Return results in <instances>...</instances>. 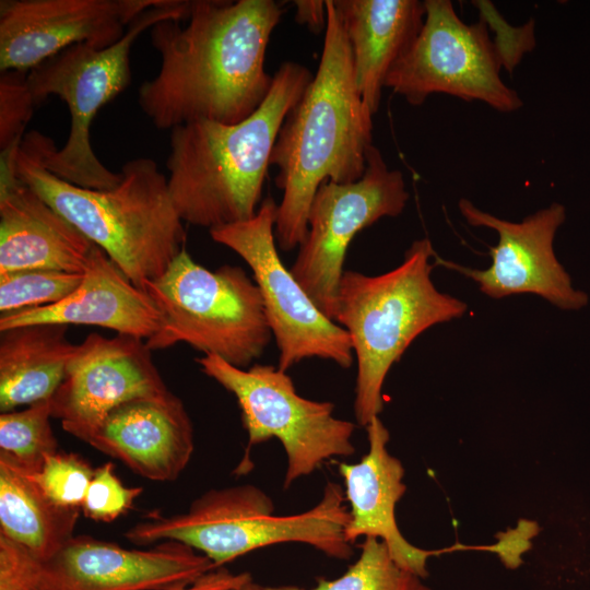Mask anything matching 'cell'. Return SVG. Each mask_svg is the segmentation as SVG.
<instances>
[{
    "label": "cell",
    "mask_w": 590,
    "mask_h": 590,
    "mask_svg": "<svg viewBox=\"0 0 590 590\" xmlns=\"http://www.w3.org/2000/svg\"><path fill=\"white\" fill-rule=\"evenodd\" d=\"M283 8L273 0H193L188 24L150 28L161 63L138 93L142 111L161 130L197 120L237 123L266 99L271 34Z\"/></svg>",
    "instance_id": "cell-1"
},
{
    "label": "cell",
    "mask_w": 590,
    "mask_h": 590,
    "mask_svg": "<svg viewBox=\"0 0 590 590\" xmlns=\"http://www.w3.org/2000/svg\"><path fill=\"white\" fill-rule=\"evenodd\" d=\"M327 26L316 73L285 117L270 165L278 168L274 236L280 249L299 247L318 187L326 180L349 184L366 169L373 145V114L354 75L351 47L333 0H326Z\"/></svg>",
    "instance_id": "cell-2"
},
{
    "label": "cell",
    "mask_w": 590,
    "mask_h": 590,
    "mask_svg": "<svg viewBox=\"0 0 590 590\" xmlns=\"http://www.w3.org/2000/svg\"><path fill=\"white\" fill-rule=\"evenodd\" d=\"M312 75L300 63L283 62L247 119L197 120L170 130L167 184L184 222L210 231L256 214L278 133Z\"/></svg>",
    "instance_id": "cell-3"
},
{
    "label": "cell",
    "mask_w": 590,
    "mask_h": 590,
    "mask_svg": "<svg viewBox=\"0 0 590 590\" xmlns=\"http://www.w3.org/2000/svg\"><path fill=\"white\" fill-rule=\"evenodd\" d=\"M16 177L103 249L134 285L144 290L185 249L186 231L156 162H126L111 189L70 184L43 164L33 131L8 151Z\"/></svg>",
    "instance_id": "cell-4"
},
{
    "label": "cell",
    "mask_w": 590,
    "mask_h": 590,
    "mask_svg": "<svg viewBox=\"0 0 590 590\" xmlns=\"http://www.w3.org/2000/svg\"><path fill=\"white\" fill-rule=\"evenodd\" d=\"M435 255L430 240L422 238L389 272L345 270L341 276L333 320L349 333L356 358L354 414L361 426L379 416L386 376L410 344L428 328L467 311L464 302L435 287V263L429 261Z\"/></svg>",
    "instance_id": "cell-5"
},
{
    "label": "cell",
    "mask_w": 590,
    "mask_h": 590,
    "mask_svg": "<svg viewBox=\"0 0 590 590\" xmlns=\"http://www.w3.org/2000/svg\"><path fill=\"white\" fill-rule=\"evenodd\" d=\"M342 487L328 481L312 508L290 516L274 515L271 498L250 484L213 488L189 508L170 516H152L125 532L135 545L176 541L205 555L216 567L249 552L279 543H304L345 560L352 544L345 539L350 510Z\"/></svg>",
    "instance_id": "cell-6"
},
{
    "label": "cell",
    "mask_w": 590,
    "mask_h": 590,
    "mask_svg": "<svg viewBox=\"0 0 590 590\" xmlns=\"http://www.w3.org/2000/svg\"><path fill=\"white\" fill-rule=\"evenodd\" d=\"M192 1L164 0L134 19L125 35L106 48L76 44L27 72V84L36 106L58 96L70 113V132L64 145L33 130L45 167L75 186L105 190L117 186L120 173L107 168L91 143L92 122L107 103L117 97L131 80L130 51L146 30L166 20H187Z\"/></svg>",
    "instance_id": "cell-7"
},
{
    "label": "cell",
    "mask_w": 590,
    "mask_h": 590,
    "mask_svg": "<svg viewBox=\"0 0 590 590\" xmlns=\"http://www.w3.org/2000/svg\"><path fill=\"white\" fill-rule=\"evenodd\" d=\"M144 291L162 317L160 330L145 340L151 351L187 343L246 369L273 337L259 287L240 267L212 271L184 249Z\"/></svg>",
    "instance_id": "cell-8"
},
{
    "label": "cell",
    "mask_w": 590,
    "mask_h": 590,
    "mask_svg": "<svg viewBox=\"0 0 590 590\" xmlns=\"http://www.w3.org/2000/svg\"><path fill=\"white\" fill-rule=\"evenodd\" d=\"M196 362L208 377L233 393L239 405L248 441L235 473L249 472L252 447L272 438L280 440L287 458L284 489L324 461L355 452V424L334 417L333 403L299 396L292 378L278 366L255 364L245 369L212 354Z\"/></svg>",
    "instance_id": "cell-9"
},
{
    "label": "cell",
    "mask_w": 590,
    "mask_h": 590,
    "mask_svg": "<svg viewBox=\"0 0 590 590\" xmlns=\"http://www.w3.org/2000/svg\"><path fill=\"white\" fill-rule=\"evenodd\" d=\"M423 26L390 70L385 87L422 105L432 94L483 102L495 110L522 107L518 93L500 78L503 57L483 20L467 24L450 0H426Z\"/></svg>",
    "instance_id": "cell-10"
},
{
    "label": "cell",
    "mask_w": 590,
    "mask_h": 590,
    "mask_svg": "<svg viewBox=\"0 0 590 590\" xmlns=\"http://www.w3.org/2000/svg\"><path fill=\"white\" fill-rule=\"evenodd\" d=\"M278 204L264 198L246 221L210 229L212 239L235 251L249 266L284 371L307 358H322L349 368L354 353L349 333L327 317L287 269L276 249Z\"/></svg>",
    "instance_id": "cell-11"
},
{
    "label": "cell",
    "mask_w": 590,
    "mask_h": 590,
    "mask_svg": "<svg viewBox=\"0 0 590 590\" xmlns=\"http://www.w3.org/2000/svg\"><path fill=\"white\" fill-rule=\"evenodd\" d=\"M409 197L403 174L390 169L374 144L367 151L366 169L359 180H326L318 187L307 215L306 237L290 270L331 320L352 239L378 220L400 215Z\"/></svg>",
    "instance_id": "cell-12"
},
{
    "label": "cell",
    "mask_w": 590,
    "mask_h": 590,
    "mask_svg": "<svg viewBox=\"0 0 590 590\" xmlns=\"http://www.w3.org/2000/svg\"><path fill=\"white\" fill-rule=\"evenodd\" d=\"M459 211L468 224L495 231L498 241L489 247L492 264L484 270L462 267L435 256V266L455 270L477 283L492 298L534 294L560 309L585 306L588 297L574 290L570 278L555 257L554 236L564 223L565 208L558 203L526 216L521 222L499 219L461 198Z\"/></svg>",
    "instance_id": "cell-13"
},
{
    "label": "cell",
    "mask_w": 590,
    "mask_h": 590,
    "mask_svg": "<svg viewBox=\"0 0 590 590\" xmlns=\"http://www.w3.org/2000/svg\"><path fill=\"white\" fill-rule=\"evenodd\" d=\"M167 390L145 340L94 332L76 345L50 399L51 415L67 433L87 442L115 408Z\"/></svg>",
    "instance_id": "cell-14"
},
{
    "label": "cell",
    "mask_w": 590,
    "mask_h": 590,
    "mask_svg": "<svg viewBox=\"0 0 590 590\" xmlns=\"http://www.w3.org/2000/svg\"><path fill=\"white\" fill-rule=\"evenodd\" d=\"M164 0H1L0 70L28 72L76 44L106 48Z\"/></svg>",
    "instance_id": "cell-15"
},
{
    "label": "cell",
    "mask_w": 590,
    "mask_h": 590,
    "mask_svg": "<svg viewBox=\"0 0 590 590\" xmlns=\"http://www.w3.org/2000/svg\"><path fill=\"white\" fill-rule=\"evenodd\" d=\"M215 568L205 555L176 541L131 550L79 535L40 562L37 590H176Z\"/></svg>",
    "instance_id": "cell-16"
},
{
    "label": "cell",
    "mask_w": 590,
    "mask_h": 590,
    "mask_svg": "<svg viewBox=\"0 0 590 590\" xmlns=\"http://www.w3.org/2000/svg\"><path fill=\"white\" fill-rule=\"evenodd\" d=\"M87 444L156 482L175 481L194 449L189 414L169 390L115 408Z\"/></svg>",
    "instance_id": "cell-17"
},
{
    "label": "cell",
    "mask_w": 590,
    "mask_h": 590,
    "mask_svg": "<svg viewBox=\"0 0 590 590\" xmlns=\"http://www.w3.org/2000/svg\"><path fill=\"white\" fill-rule=\"evenodd\" d=\"M0 164V273H83L96 245L16 177L8 153Z\"/></svg>",
    "instance_id": "cell-18"
},
{
    "label": "cell",
    "mask_w": 590,
    "mask_h": 590,
    "mask_svg": "<svg viewBox=\"0 0 590 590\" xmlns=\"http://www.w3.org/2000/svg\"><path fill=\"white\" fill-rule=\"evenodd\" d=\"M366 429L367 453L354 464H339L350 505L345 539L351 544L359 538L381 540L399 566L423 579L428 576L427 558L438 552L416 547L402 535L394 509L406 491L403 465L387 450L390 436L379 416Z\"/></svg>",
    "instance_id": "cell-19"
},
{
    "label": "cell",
    "mask_w": 590,
    "mask_h": 590,
    "mask_svg": "<svg viewBox=\"0 0 590 590\" xmlns=\"http://www.w3.org/2000/svg\"><path fill=\"white\" fill-rule=\"evenodd\" d=\"M34 323L97 326L148 340L160 330L162 317L150 295L96 245L81 284L67 298L0 316V331Z\"/></svg>",
    "instance_id": "cell-20"
},
{
    "label": "cell",
    "mask_w": 590,
    "mask_h": 590,
    "mask_svg": "<svg viewBox=\"0 0 590 590\" xmlns=\"http://www.w3.org/2000/svg\"><path fill=\"white\" fill-rule=\"evenodd\" d=\"M347 37L358 92L373 115L386 79L418 35L425 17L418 0H333Z\"/></svg>",
    "instance_id": "cell-21"
},
{
    "label": "cell",
    "mask_w": 590,
    "mask_h": 590,
    "mask_svg": "<svg viewBox=\"0 0 590 590\" xmlns=\"http://www.w3.org/2000/svg\"><path fill=\"white\" fill-rule=\"evenodd\" d=\"M68 327L34 323L0 331L1 413L54 396L76 349Z\"/></svg>",
    "instance_id": "cell-22"
},
{
    "label": "cell",
    "mask_w": 590,
    "mask_h": 590,
    "mask_svg": "<svg viewBox=\"0 0 590 590\" xmlns=\"http://www.w3.org/2000/svg\"><path fill=\"white\" fill-rule=\"evenodd\" d=\"M79 510L52 503L27 471L0 455V534L45 562L74 536Z\"/></svg>",
    "instance_id": "cell-23"
},
{
    "label": "cell",
    "mask_w": 590,
    "mask_h": 590,
    "mask_svg": "<svg viewBox=\"0 0 590 590\" xmlns=\"http://www.w3.org/2000/svg\"><path fill=\"white\" fill-rule=\"evenodd\" d=\"M354 564L335 579L318 578L310 588L276 587L278 590H430L422 578L399 566L385 542L366 538Z\"/></svg>",
    "instance_id": "cell-24"
},
{
    "label": "cell",
    "mask_w": 590,
    "mask_h": 590,
    "mask_svg": "<svg viewBox=\"0 0 590 590\" xmlns=\"http://www.w3.org/2000/svg\"><path fill=\"white\" fill-rule=\"evenodd\" d=\"M50 399L0 415V455L27 472H37L45 457L59 450Z\"/></svg>",
    "instance_id": "cell-25"
},
{
    "label": "cell",
    "mask_w": 590,
    "mask_h": 590,
    "mask_svg": "<svg viewBox=\"0 0 590 590\" xmlns=\"http://www.w3.org/2000/svg\"><path fill=\"white\" fill-rule=\"evenodd\" d=\"M83 273L49 269H30L0 273V312L57 304L81 284Z\"/></svg>",
    "instance_id": "cell-26"
},
{
    "label": "cell",
    "mask_w": 590,
    "mask_h": 590,
    "mask_svg": "<svg viewBox=\"0 0 590 590\" xmlns=\"http://www.w3.org/2000/svg\"><path fill=\"white\" fill-rule=\"evenodd\" d=\"M94 471L76 453L58 450L45 457L37 472L28 473L52 503L62 508L80 509Z\"/></svg>",
    "instance_id": "cell-27"
},
{
    "label": "cell",
    "mask_w": 590,
    "mask_h": 590,
    "mask_svg": "<svg viewBox=\"0 0 590 590\" xmlns=\"http://www.w3.org/2000/svg\"><path fill=\"white\" fill-rule=\"evenodd\" d=\"M143 488L125 486L111 462L95 469L82 505L84 515L95 521L111 522L128 512Z\"/></svg>",
    "instance_id": "cell-28"
},
{
    "label": "cell",
    "mask_w": 590,
    "mask_h": 590,
    "mask_svg": "<svg viewBox=\"0 0 590 590\" xmlns=\"http://www.w3.org/2000/svg\"><path fill=\"white\" fill-rule=\"evenodd\" d=\"M36 107L28 84L27 72L3 71L0 74V150L16 145Z\"/></svg>",
    "instance_id": "cell-29"
},
{
    "label": "cell",
    "mask_w": 590,
    "mask_h": 590,
    "mask_svg": "<svg viewBox=\"0 0 590 590\" xmlns=\"http://www.w3.org/2000/svg\"><path fill=\"white\" fill-rule=\"evenodd\" d=\"M40 560L0 534V590H37Z\"/></svg>",
    "instance_id": "cell-30"
},
{
    "label": "cell",
    "mask_w": 590,
    "mask_h": 590,
    "mask_svg": "<svg viewBox=\"0 0 590 590\" xmlns=\"http://www.w3.org/2000/svg\"><path fill=\"white\" fill-rule=\"evenodd\" d=\"M252 581L249 573H232L223 567L215 568L194 582L176 590H239Z\"/></svg>",
    "instance_id": "cell-31"
},
{
    "label": "cell",
    "mask_w": 590,
    "mask_h": 590,
    "mask_svg": "<svg viewBox=\"0 0 590 590\" xmlns=\"http://www.w3.org/2000/svg\"><path fill=\"white\" fill-rule=\"evenodd\" d=\"M295 20L306 25L311 32L319 33L326 31L327 9L326 1L322 0H295Z\"/></svg>",
    "instance_id": "cell-32"
},
{
    "label": "cell",
    "mask_w": 590,
    "mask_h": 590,
    "mask_svg": "<svg viewBox=\"0 0 590 590\" xmlns=\"http://www.w3.org/2000/svg\"><path fill=\"white\" fill-rule=\"evenodd\" d=\"M240 590H278L276 587H262L253 581L244 586Z\"/></svg>",
    "instance_id": "cell-33"
},
{
    "label": "cell",
    "mask_w": 590,
    "mask_h": 590,
    "mask_svg": "<svg viewBox=\"0 0 590 590\" xmlns=\"http://www.w3.org/2000/svg\"><path fill=\"white\" fill-rule=\"evenodd\" d=\"M240 590V589H239Z\"/></svg>",
    "instance_id": "cell-34"
}]
</instances>
